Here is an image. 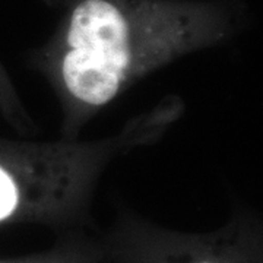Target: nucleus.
I'll return each instance as SVG.
<instances>
[{
	"instance_id": "nucleus-1",
	"label": "nucleus",
	"mask_w": 263,
	"mask_h": 263,
	"mask_svg": "<svg viewBox=\"0 0 263 263\" xmlns=\"http://www.w3.org/2000/svg\"><path fill=\"white\" fill-rule=\"evenodd\" d=\"M211 9L167 0H81L63 35L60 78L72 98L108 104L123 88L214 38Z\"/></svg>"
},
{
	"instance_id": "nucleus-2",
	"label": "nucleus",
	"mask_w": 263,
	"mask_h": 263,
	"mask_svg": "<svg viewBox=\"0 0 263 263\" xmlns=\"http://www.w3.org/2000/svg\"><path fill=\"white\" fill-rule=\"evenodd\" d=\"M19 203V189L9 171L0 167V221L10 216Z\"/></svg>"
},
{
	"instance_id": "nucleus-3",
	"label": "nucleus",
	"mask_w": 263,
	"mask_h": 263,
	"mask_svg": "<svg viewBox=\"0 0 263 263\" xmlns=\"http://www.w3.org/2000/svg\"><path fill=\"white\" fill-rule=\"evenodd\" d=\"M203 263H208V262H203Z\"/></svg>"
}]
</instances>
